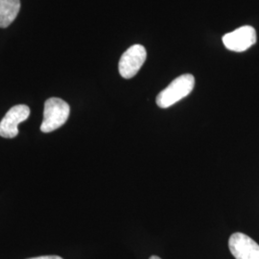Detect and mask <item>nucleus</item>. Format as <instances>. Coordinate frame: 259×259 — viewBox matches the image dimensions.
Masks as SVG:
<instances>
[{"label":"nucleus","instance_id":"f257e3e1","mask_svg":"<svg viewBox=\"0 0 259 259\" xmlns=\"http://www.w3.org/2000/svg\"><path fill=\"white\" fill-rule=\"evenodd\" d=\"M195 78L193 75L184 74L176 78L166 89L158 93L157 105L161 109H167L185 98L193 91Z\"/></svg>","mask_w":259,"mask_h":259},{"label":"nucleus","instance_id":"f03ea898","mask_svg":"<svg viewBox=\"0 0 259 259\" xmlns=\"http://www.w3.org/2000/svg\"><path fill=\"white\" fill-rule=\"evenodd\" d=\"M70 107L63 99L52 97L45 103L44 120L40 125L42 133H51L61 128L69 117Z\"/></svg>","mask_w":259,"mask_h":259},{"label":"nucleus","instance_id":"7ed1b4c3","mask_svg":"<svg viewBox=\"0 0 259 259\" xmlns=\"http://www.w3.org/2000/svg\"><path fill=\"white\" fill-rule=\"evenodd\" d=\"M147 58L146 49L140 45H135L126 50L121 56L118 69L121 76L131 79L138 74L139 69L145 63Z\"/></svg>","mask_w":259,"mask_h":259},{"label":"nucleus","instance_id":"20e7f679","mask_svg":"<svg viewBox=\"0 0 259 259\" xmlns=\"http://www.w3.org/2000/svg\"><path fill=\"white\" fill-rule=\"evenodd\" d=\"M30 116V109L26 105H17L11 108L0 122V137L14 139L19 135V126Z\"/></svg>","mask_w":259,"mask_h":259},{"label":"nucleus","instance_id":"39448f33","mask_svg":"<svg viewBox=\"0 0 259 259\" xmlns=\"http://www.w3.org/2000/svg\"><path fill=\"white\" fill-rule=\"evenodd\" d=\"M224 46L234 52H244L256 42V32L251 26H243L223 37Z\"/></svg>","mask_w":259,"mask_h":259},{"label":"nucleus","instance_id":"423d86ee","mask_svg":"<svg viewBox=\"0 0 259 259\" xmlns=\"http://www.w3.org/2000/svg\"><path fill=\"white\" fill-rule=\"evenodd\" d=\"M229 248L235 259H259L258 244L244 233H233L229 240Z\"/></svg>","mask_w":259,"mask_h":259},{"label":"nucleus","instance_id":"0eeeda50","mask_svg":"<svg viewBox=\"0 0 259 259\" xmlns=\"http://www.w3.org/2000/svg\"><path fill=\"white\" fill-rule=\"evenodd\" d=\"M20 0H0V28H7L17 19Z\"/></svg>","mask_w":259,"mask_h":259},{"label":"nucleus","instance_id":"6e6552de","mask_svg":"<svg viewBox=\"0 0 259 259\" xmlns=\"http://www.w3.org/2000/svg\"><path fill=\"white\" fill-rule=\"evenodd\" d=\"M28 259H64L61 256L58 255H44V256H37V257H33V258Z\"/></svg>","mask_w":259,"mask_h":259},{"label":"nucleus","instance_id":"1a4fd4ad","mask_svg":"<svg viewBox=\"0 0 259 259\" xmlns=\"http://www.w3.org/2000/svg\"><path fill=\"white\" fill-rule=\"evenodd\" d=\"M150 259H161L160 257H158V256H157V255H152L151 257H150Z\"/></svg>","mask_w":259,"mask_h":259}]
</instances>
